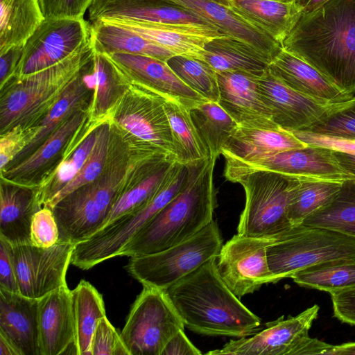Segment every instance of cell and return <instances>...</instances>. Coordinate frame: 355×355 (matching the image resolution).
I'll use <instances>...</instances> for the list:
<instances>
[{
  "label": "cell",
  "mask_w": 355,
  "mask_h": 355,
  "mask_svg": "<svg viewBox=\"0 0 355 355\" xmlns=\"http://www.w3.org/2000/svg\"><path fill=\"white\" fill-rule=\"evenodd\" d=\"M101 124L88 122L80 138L74 135L60 162L35 187L42 207L46 206L81 169L94 148Z\"/></svg>",
  "instance_id": "33"
},
{
  "label": "cell",
  "mask_w": 355,
  "mask_h": 355,
  "mask_svg": "<svg viewBox=\"0 0 355 355\" xmlns=\"http://www.w3.org/2000/svg\"><path fill=\"white\" fill-rule=\"evenodd\" d=\"M189 171V164L176 162L159 191L146 205L116 218L87 240L75 245L71 263L82 270H89L119 257L129 241L182 190Z\"/></svg>",
  "instance_id": "7"
},
{
  "label": "cell",
  "mask_w": 355,
  "mask_h": 355,
  "mask_svg": "<svg viewBox=\"0 0 355 355\" xmlns=\"http://www.w3.org/2000/svg\"><path fill=\"white\" fill-rule=\"evenodd\" d=\"M71 301L75 354L92 355L94 333L99 320L106 316L103 297L93 285L83 279L71 291Z\"/></svg>",
  "instance_id": "34"
},
{
  "label": "cell",
  "mask_w": 355,
  "mask_h": 355,
  "mask_svg": "<svg viewBox=\"0 0 355 355\" xmlns=\"http://www.w3.org/2000/svg\"><path fill=\"white\" fill-rule=\"evenodd\" d=\"M268 70L291 89L322 103H340L354 96L339 89L312 66L283 48L269 64Z\"/></svg>",
  "instance_id": "25"
},
{
  "label": "cell",
  "mask_w": 355,
  "mask_h": 355,
  "mask_svg": "<svg viewBox=\"0 0 355 355\" xmlns=\"http://www.w3.org/2000/svg\"><path fill=\"white\" fill-rule=\"evenodd\" d=\"M94 51L91 40L64 61L11 79L0 88V134L37 125L61 97Z\"/></svg>",
  "instance_id": "4"
},
{
  "label": "cell",
  "mask_w": 355,
  "mask_h": 355,
  "mask_svg": "<svg viewBox=\"0 0 355 355\" xmlns=\"http://www.w3.org/2000/svg\"><path fill=\"white\" fill-rule=\"evenodd\" d=\"M329 0H296L302 13L311 12L320 7Z\"/></svg>",
  "instance_id": "55"
},
{
  "label": "cell",
  "mask_w": 355,
  "mask_h": 355,
  "mask_svg": "<svg viewBox=\"0 0 355 355\" xmlns=\"http://www.w3.org/2000/svg\"><path fill=\"white\" fill-rule=\"evenodd\" d=\"M91 58L69 83L59 100L37 124L40 129L35 138L6 167L24 159L75 112L89 108L94 91Z\"/></svg>",
  "instance_id": "27"
},
{
  "label": "cell",
  "mask_w": 355,
  "mask_h": 355,
  "mask_svg": "<svg viewBox=\"0 0 355 355\" xmlns=\"http://www.w3.org/2000/svg\"><path fill=\"white\" fill-rule=\"evenodd\" d=\"M343 182L302 178L291 200L288 218L293 227L301 225L339 191Z\"/></svg>",
  "instance_id": "40"
},
{
  "label": "cell",
  "mask_w": 355,
  "mask_h": 355,
  "mask_svg": "<svg viewBox=\"0 0 355 355\" xmlns=\"http://www.w3.org/2000/svg\"><path fill=\"white\" fill-rule=\"evenodd\" d=\"M59 236L58 226L52 209L42 207L32 219L31 243L40 248H50L58 243Z\"/></svg>",
  "instance_id": "46"
},
{
  "label": "cell",
  "mask_w": 355,
  "mask_h": 355,
  "mask_svg": "<svg viewBox=\"0 0 355 355\" xmlns=\"http://www.w3.org/2000/svg\"><path fill=\"white\" fill-rule=\"evenodd\" d=\"M39 300L0 288V335L20 355H40L38 335Z\"/></svg>",
  "instance_id": "24"
},
{
  "label": "cell",
  "mask_w": 355,
  "mask_h": 355,
  "mask_svg": "<svg viewBox=\"0 0 355 355\" xmlns=\"http://www.w3.org/2000/svg\"><path fill=\"white\" fill-rule=\"evenodd\" d=\"M189 330L206 336L242 338L259 330L260 318L220 277L212 259L165 290Z\"/></svg>",
  "instance_id": "2"
},
{
  "label": "cell",
  "mask_w": 355,
  "mask_h": 355,
  "mask_svg": "<svg viewBox=\"0 0 355 355\" xmlns=\"http://www.w3.org/2000/svg\"><path fill=\"white\" fill-rule=\"evenodd\" d=\"M200 17L222 33L252 46L272 61L282 48L262 30L242 18L230 6L215 0H166Z\"/></svg>",
  "instance_id": "23"
},
{
  "label": "cell",
  "mask_w": 355,
  "mask_h": 355,
  "mask_svg": "<svg viewBox=\"0 0 355 355\" xmlns=\"http://www.w3.org/2000/svg\"><path fill=\"white\" fill-rule=\"evenodd\" d=\"M94 50L104 53H122L150 57L166 62L175 53L136 32L104 20L90 24Z\"/></svg>",
  "instance_id": "32"
},
{
  "label": "cell",
  "mask_w": 355,
  "mask_h": 355,
  "mask_svg": "<svg viewBox=\"0 0 355 355\" xmlns=\"http://www.w3.org/2000/svg\"><path fill=\"white\" fill-rule=\"evenodd\" d=\"M92 355H130L121 334L106 316L99 320L92 341Z\"/></svg>",
  "instance_id": "45"
},
{
  "label": "cell",
  "mask_w": 355,
  "mask_h": 355,
  "mask_svg": "<svg viewBox=\"0 0 355 355\" xmlns=\"http://www.w3.org/2000/svg\"><path fill=\"white\" fill-rule=\"evenodd\" d=\"M39 125L29 128L17 125L0 134V171L5 168L40 132Z\"/></svg>",
  "instance_id": "44"
},
{
  "label": "cell",
  "mask_w": 355,
  "mask_h": 355,
  "mask_svg": "<svg viewBox=\"0 0 355 355\" xmlns=\"http://www.w3.org/2000/svg\"><path fill=\"white\" fill-rule=\"evenodd\" d=\"M0 288L19 293L13 256V245L0 237Z\"/></svg>",
  "instance_id": "48"
},
{
  "label": "cell",
  "mask_w": 355,
  "mask_h": 355,
  "mask_svg": "<svg viewBox=\"0 0 355 355\" xmlns=\"http://www.w3.org/2000/svg\"><path fill=\"white\" fill-rule=\"evenodd\" d=\"M317 304L296 316L284 315L266 324V328L252 336L231 340L220 349L206 354L219 355H311L322 354L326 343L311 338L309 331L317 318Z\"/></svg>",
  "instance_id": "11"
},
{
  "label": "cell",
  "mask_w": 355,
  "mask_h": 355,
  "mask_svg": "<svg viewBox=\"0 0 355 355\" xmlns=\"http://www.w3.org/2000/svg\"><path fill=\"white\" fill-rule=\"evenodd\" d=\"M202 352L189 340L184 330L178 331L166 345L162 355H200Z\"/></svg>",
  "instance_id": "52"
},
{
  "label": "cell",
  "mask_w": 355,
  "mask_h": 355,
  "mask_svg": "<svg viewBox=\"0 0 355 355\" xmlns=\"http://www.w3.org/2000/svg\"><path fill=\"white\" fill-rule=\"evenodd\" d=\"M291 278L300 286L331 293L355 286V259L337 260L309 267Z\"/></svg>",
  "instance_id": "39"
},
{
  "label": "cell",
  "mask_w": 355,
  "mask_h": 355,
  "mask_svg": "<svg viewBox=\"0 0 355 355\" xmlns=\"http://www.w3.org/2000/svg\"><path fill=\"white\" fill-rule=\"evenodd\" d=\"M355 355V343L331 346L328 355Z\"/></svg>",
  "instance_id": "54"
},
{
  "label": "cell",
  "mask_w": 355,
  "mask_h": 355,
  "mask_svg": "<svg viewBox=\"0 0 355 355\" xmlns=\"http://www.w3.org/2000/svg\"><path fill=\"white\" fill-rule=\"evenodd\" d=\"M101 20L129 28L175 55L202 60L205 44L215 37L225 35L213 26L162 24L113 19Z\"/></svg>",
  "instance_id": "22"
},
{
  "label": "cell",
  "mask_w": 355,
  "mask_h": 355,
  "mask_svg": "<svg viewBox=\"0 0 355 355\" xmlns=\"http://www.w3.org/2000/svg\"><path fill=\"white\" fill-rule=\"evenodd\" d=\"M111 125L105 121L98 128L96 141L87 161L77 175L61 189L44 207H52L74 190L93 182L101 175L109 153Z\"/></svg>",
  "instance_id": "42"
},
{
  "label": "cell",
  "mask_w": 355,
  "mask_h": 355,
  "mask_svg": "<svg viewBox=\"0 0 355 355\" xmlns=\"http://www.w3.org/2000/svg\"><path fill=\"white\" fill-rule=\"evenodd\" d=\"M272 241L237 233L223 244L217 257V269L239 298L271 283L267 248Z\"/></svg>",
  "instance_id": "15"
},
{
  "label": "cell",
  "mask_w": 355,
  "mask_h": 355,
  "mask_svg": "<svg viewBox=\"0 0 355 355\" xmlns=\"http://www.w3.org/2000/svg\"><path fill=\"white\" fill-rule=\"evenodd\" d=\"M271 283L325 262L355 259V237L334 230L300 225L267 248Z\"/></svg>",
  "instance_id": "6"
},
{
  "label": "cell",
  "mask_w": 355,
  "mask_h": 355,
  "mask_svg": "<svg viewBox=\"0 0 355 355\" xmlns=\"http://www.w3.org/2000/svg\"><path fill=\"white\" fill-rule=\"evenodd\" d=\"M189 113L209 156L218 159L238 124L216 102L200 103L189 110Z\"/></svg>",
  "instance_id": "37"
},
{
  "label": "cell",
  "mask_w": 355,
  "mask_h": 355,
  "mask_svg": "<svg viewBox=\"0 0 355 355\" xmlns=\"http://www.w3.org/2000/svg\"><path fill=\"white\" fill-rule=\"evenodd\" d=\"M42 207L36 188L1 180L0 237L13 245L32 244V219Z\"/></svg>",
  "instance_id": "26"
},
{
  "label": "cell",
  "mask_w": 355,
  "mask_h": 355,
  "mask_svg": "<svg viewBox=\"0 0 355 355\" xmlns=\"http://www.w3.org/2000/svg\"><path fill=\"white\" fill-rule=\"evenodd\" d=\"M216 159L209 157L190 164L184 187L129 241L119 256L155 253L191 238L206 227L214 219L217 205L214 184Z\"/></svg>",
  "instance_id": "3"
},
{
  "label": "cell",
  "mask_w": 355,
  "mask_h": 355,
  "mask_svg": "<svg viewBox=\"0 0 355 355\" xmlns=\"http://www.w3.org/2000/svg\"><path fill=\"white\" fill-rule=\"evenodd\" d=\"M204 60L217 73L239 71L261 76L270 59L243 41L224 35L205 45Z\"/></svg>",
  "instance_id": "31"
},
{
  "label": "cell",
  "mask_w": 355,
  "mask_h": 355,
  "mask_svg": "<svg viewBox=\"0 0 355 355\" xmlns=\"http://www.w3.org/2000/svg\"><path fill=\"white\" fill-rule=\"evenodd\" d=\"M301 225L328 228L355 237V179L343 181L332 198Z\"/></svg>",
  "instance_id": "38"
},
{
  "label": "cell",
  "mask_w": 355,
  "mask_h": 355,
  "mask_svg": "<svg viewBox=\"0 0 355 355\" xmlns=\"http://www.w3.org/2000/svg\"><path fill=\"white\" fill-rule=\"evenodd\" d=\"M88 119V108L75 112L24 159L0 171L1 180L37 187L60 162L73 136Z\"/></svg>",
  "instance_id": "17"
},
{
  "label": "cell",
  "mask_w": 355,
  "mask_h": 355,
  "mask_svg": "<svg viewBox=\"0 0 355 355\" xmlns=\"http://www.w3.org/2000/svg\"><path fill=\"white\" fill-rule=\"evenodd\" d=\"M88 10L90 24L103 19H113L212 26L187 10L166 0H93Z\"/></svg>",
  "instance_id": "20"
},
{
  "label": "cell",
  "mask_w": 355,
  "mask_h": 355,
  "mask_svg": "<svg viewBox=\"0 0 355 355\" xmlns=\"http://www.w3.org/2000/svg\"><path fill=\"white\" fill-rule=\"evenodd\" d=\"M230 8L281 45L302 14L295 1L231 0Z\"/></svg>",
  "instance_id": "30"
},
{
  "label": "cell",
  "mask_w": 355,
  "mask_h": 355,
  "mask_svg": "<svg viewBox=\"0 0 355 355\" xmlns=\"http://www.w3.org/2000/svg\"><path fill=\"white\" fill-rule=\"evenodd\" d=\"M282 46L355 96V0H329L302 13Z\"/></svg>",
  "instance_id": "1"
},
{
  "label": "cell",
  "mask_w": 355,
  "mask_h": 355,
  "mask_svg": "<svg viewBox=\"0 0 355 355\" xmlns=\"http://www.w3.org/2000/svg\"><path fill=\"white\" fill-rule=\"evenodd\" d=\"M299 131L355 139V96L347 101L331 104L318 120Z\"/></svg>",
  "instance_id": "43"
},
{
  "label": "cell",
  "mask_w": 355,
  "mask_h": 355,
  "mask_svg": "<svg viewBox=\"0 0 355 355\" xmlns=\"http://www.w3.org/2000/svg\"><path fill=\"white\" fill-rule=\"evenodd\" d=\"M223 239L213 219L191 238L165 250L131 257L126 268L143 286L166 290L207 261L217 259Z\"/></svg>",
  "instance_id": "9"
},
{
  "label": "cell",
  "mask_w": 355,
  "mask_h": 355,
  "mask_svg": "<svg viewBox=\"0 0 355 355\" xmlns=\"http://www.w3.org/2000/svg\"><path fill=\"white\" fill-rule=\"evenodd\" d=\"M330 295L334 317L343 322L355 325V286Z\"/></svg>",
  "instance_id": "49"
},
{
  "label": "cell",
  "mask_w": 355,
  "mask_h": 355,
  "mask_svg": "<svg viewBox=\"0 0 355 355\" xmlns=\"http://www.w3.org/2000/svg\"><path fill=\"white\" fill-rule=\"evenodd\" d=\"M24 45L12 46L0 51V88L15 77Z\"/></svg>",
  "instance_id": "51"
},
{
  "label": "cell",
  "mask_w": 355,
  "mask_h": 355,
  "mask_svg": "<svg viewBox=\"0 0 355 355\" xmlns=\"http://www.w3.org/2000/svg\"><path fill=\"white\" fill-rule=\"evenodd\" d=\"M291 132L306 144L320 146L334 150L355 155V139L326 137L304 131Z\"/></svg>",
  "instance_id": "50"
},
{
  "label": "cell",
  "mask_w": 355,
  "mask_h": 355,
  "mask_svg": "<svg viewBox=\"0 0 355 355\" xmlns=\"http://www.w3.org/2000/svg\"><path fill=\"white\" fill-rule=\"evenodd\" d=\"M38 335L40 355L67 354L74 345L71 291L61 286L39 300Z\"/></svg>",
  "instance_id": "21"
},
{
  "label": "cell",
  "mask_w": 355,
  "mask_h": 355,
  "mask_svg": "<svg viewBox=\"0 0 355 355\" xmlns=\"http://www.w3.org/2000/svg\"><path fill=\"white\" fill-rule=\"evenodd\" d=\"M338 166L355 179V155L332 150Z\"/></svg>",
  "instance_id": "53"
},
{
  "label": "cell",
  "mask_w": 355,
  "mask_h": 355,
  "mask_svg": "<svg viewBox=\"0 0 355 355\" xmlns=\"http://www.w3.org/2000/svg\"><path fill=\"white\" fill-rule=\"evenodd\" d=\"M0 355H20L14 346L0 335Z\"/></svg>",
  "instance_id": "56"
},
{
  "label": "cell",
  "mask_w": 355,
  "mask_h": 355,
  "mask_svg": "<svg viewBox=\"0 0 355 355\" xmlns=\"http://www.w3.org/2000/svg\"><path fill=\"white\" fill-rule=\"evenodd\" d=\"M93 0H39L45 19H82Z\"/></svg>",
  "instance_id": "47"
},
{
  "label": "cell",
  "mask_w": 355,
  "mask_h": 355,
  "mask_svg": "<svg viewBox=\"0 0 355 355\" xmlns=\"http://www.w3.org/2000/svg\"><path fill=\"white\" fill-rule=\"evenodd\" d=\"M306 146L291 132L282 128L238 126L223 146L221 155L226 162H245Z\"/></svg>",
  "instance_id": "28"
},
{
  "label": "cell",
  "mask_w": 355,
  "mask_h": 355,
  "mask_svg": "<svg viewBox=\"0 0 355 355\" xmlns=\"http://www.w3.org/2000/svg\"><path fill=\"white\" fill-rule=\"evenodd\" d=\"M75 245L58 242L50 248L33 244L13 245V256L19 293L40 300L67 285L66 275Z\"/></svg>",
  "instance_id": "14"
},
{
  "label": "cell",
  "mask_w": 355,
  "mask_h": 355,
  "mask_svg": "<svg viewBox=\"0 0 355 355\" xmlns=\"http://www.w3.org/2000/svg\"><path fill=\"white\" fill-rule=\"evenodd\" d=\"M258 171L340 182L354 180L338 166L331 149L313 144L250 161L226 162L225 176L233 182L243 175Z\"/></svg>",
  "instance_id": "13"
},
{
  "label": "cell",
  "mask_w": 355,
  "mask_h": 355,
  "mask_svg": "<svg viewBox=\"0 0 355 355\" xmlns=\"http://www.w3.org/2000/svg\"><path fill=\"white\" fill-rule=\"evenodd\" d=\"M44 19L39 0H0V51L24 45Z\"/></svg>",
  "instance_id": "35"
},
{
  "label": "cell",
  "mask_w": 355,
  "mask_h": 355,
  "mask_svg": "<svg viewBox=\"0 0 355 355\" xmlns=\"http://www.w3.org/2000/svg\"><path fill=\"white\" fill-rule=\"evenodd\" d=\"M107 55L130 83L175 101L188 110L208 101L185 85L165 62L122 53Z\"/></svg>",
  "instance_id": "16"
},
{
  "label": "cell",
  "mask_w": 355,
  "mask_h": 355,
  "mask_svg": "<svg viewBox=\"0 0 355 355\" xmlns=\"http://www.w3.org/2000/svg\"><path fill=\"white\" fill-rule=\"evenodd\" d=\"M166 63L189 88L206 100L218 103V74L206 61L175 55Z\"/></svg>",
  "instance_id": "41"
},
{
  "label": "cell",
  "mask_w": 355,
  "mask_h": 355,
  "mask_svg": "<svg viewBox=\"0 0 355 355\" xmlns=\"http://www.w3.org/2000/svg\"><path fill=\"white\" fill-rule=\"evenodd\" d=\"M302 177L258 171L234 180L244 189L245 202L237 233L274 240L293 226L288 218L291 200Z\"/></svg>",
  "instance_id": "5"
},
{
  "label": "cell",
  "mask_w": 355,
  "mask_h": 355,
  "mask_svg": "<svg viewBox=\"0 0 355 355\" xmlns=\"http://www.w3.org/2000/svg\"><path fill=\"white\" fill-rule=\"evenodd\" d=\"M184 327L164 290L143 286L120 334L130 355H162Z\"/></svg>",
  "instance_id": "10"
},
{
  "label": "cell",
  "mask_w": 355,
  "mask_h": 355,
  "mask_svg": "<svg viewBox=\"0 0 355 355\" xmlns=\"http://www.w3.org/2000/svg\"><path fill=\"white\" fill-rule=\"evenodd\" d=\"M90 65L94 91L88 108V121L101 124L108 120L130 83L106 54L94 50Z\"/></svg>",
  "instance_id": "29"
},
{
  "label": "cell",
  "mask_w": 355,
  "mask_h": 355,
  "mask_svg": "<svg viewBox=\"0 0 355 355\" xmlns=\"http://www.w3.org/2000/svg\"><path fill=\"white\" fill-rule=\"evenodd\" d=\"M258 92L273 122L289 131L302 130L318 120L331 104H325L291 89L268 69L257 78Z\"/></svg>",
  "instance_id": "18"
},
{
  "label": "cell",
  "mask_w": 355,
  "mask_h": 355,
  "mask_svg": "<svg viewBox=\"0 0 355 355\" xmlns=\"http://www.w3.org/2000/svg\"><path fill=\"white\" fill-rule=\"evenodd\" d=\"M90 40V23L84 18L45 19L24 44L15 78L53 67Z\"/></svg>",
  "instance_id": "12"
},
{
  "label": "cell",
  "mask_w": 355,
  "mask_h": 355,
  "mask_svg": "<svg viewBox=\"0 0 355 355\" xmlns=\"http://www.w3.org/2000/svg\"><path fill=\"white\" fill-rule=\"evenodd\" d=\"M218 2H219L221 4H223L226 6H231V0H215Z\"/></svg>",
  "instance_id": "57"
},
{
  "label": "cell",
  "mask_w": 355,
  "mask_h": 355,
  "mask_svg": "<svg viewBox=\"0 0 355 355\" xmlns=\"http://www.w3.org/2000/svg\"><path fill=\"white\" fill-rule=\"evenodd\" d=\"M164 106L171 128L175 161L190 164L210 157L193 123L189 110L165 98Z\"/></svg>",
  "instance_id": "36"
},
{
  "label": "cell",
  "mask_w": 355,
  "mask_h": 355,
  "mask_svg": "<svg viewBox=\"0 0 355 355\" xmlns=\"http://www.w3.org/2000/svg\"><path fill=\"white\" fill-rule=\"evenodd\" d=\"M272 1H281V2H293V1H295L296 0H272Z\"/></svg>",
  "instance_id": "58"
},
{
  "label": "cell",
  "mask_w": 355,
  "mask_h": 355,
  "mask_svg": "<svg viewBox=\"0 0 355 355\" xmlns=\"http://www.w3.org/2000/svg\"><path fill=\"white\" fill-rule=\"evenodd\" d=\"M108 121L132 151L175 157L171 128L160 95L130 83Z\"/></svg>",
  "instance_id": "8"
},
{
  "label": "cell",
  "mask_w": 355,
  "mask_h": 355,
  "mask_svg": "<svg viewBox=\"0 0 355 355\" xmlns=\"http://www.w3.org/2000/svg\"><path fill=\"white\" fill-rule=\"evenodd\" d=\"M218 104L239 126L259 129H279L269 108L263 101L257 85L259 76L239 71L217 73Z\"/></svg>",
  "instance_id": "19"
}]
</instances>
